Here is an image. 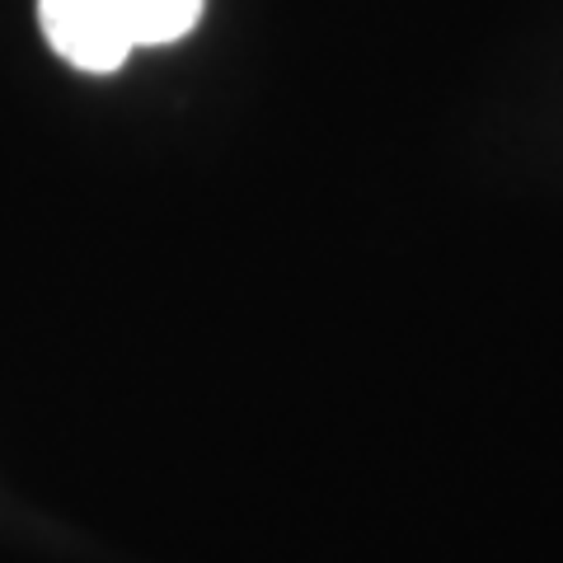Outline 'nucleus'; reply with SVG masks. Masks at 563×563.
<instances>
[{"instance_id": "1", "label": "nucleus", "mask_w": 563, "mask_h": 563, "mask_svg": "<svg viewBox=\"0 0 563 563\" xmlns=\"http://www.w3.org/2000/svg\"><path fill=\"white\" fill-rule=\"evenodd\" d=\"M109 10L128 47H155L184 38L198 24L202 0H109Z\"/></svg>"}]
</instances>
